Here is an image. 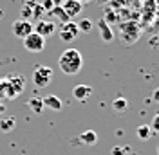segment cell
Wrapping results in <instances>:
<instances>
[{
	"mask_svg": "<svg viewBox=\"0 0 159 155\" xmlns=\"http://www.w3.org/2000/svg\"><path fill=\"white\" fill-rule=\"evenodd\" d=\"M58 67L67 76L78 74L81 67H83V58H81L78 49H65L58 58Z\"/></svg>",
	"mask_w": 159,
	"mask_h": 155,
	"instance_id": "1",
	"label": "cell"
},
{
	"mask_svg": "<svg viewBox=\"0 0 159 155\" xmlns=\"http://www.w3.org/2000/svg\"><path fill=\"white\" fill-rule=\"evenodd\" d=\"M119 36H121V42L125 45H130V43H136L141 36V29L136 22H125L119 25Z\"/></svg>",
	"mask_w": 159,
	"mask_h": 155,
	"instance_id": "2",
	"label": "cell"
},
{
	"mask_svg": "<svg viewBox=\"0 0 159 155\" xmlns=\"http://www.w3.org/2000/svg\"><path fill=\"white\" fill-rule=\"evenodd\" d=\"M33 81L38 88L49 87L51 81H52V69L45 67V65H38L33 72Z\"/></svg>",
	"mask_w": 159,
	"mask_h": 155,
	"instance_id": "3",
	"label": "cell"
},
{
	"mask_svg": "<svg viewBox=\"0 0 159 155\" xmlns=\"http://www.w3.org/2000/svg\"><path fill=\"white\" fill-rule=\"evenodd\" d=\"M24 47H25V51H29L33 54H38V52H42L45 49V38L33 31L24 38Z\"/></svg>",
	"mask_w": 159,
	"mask_h": 155,
	"instance_id": "4",
	"label": "cell"
},
{
	"mask_svg": "<svg viewBox=\"0 0 159 155\" xmlns=\"http://www.w3.org/2000/svg\"><path fill=\"white\" fill-rule=\"evenodd\" d=\"M78 36H80V29L74 20H69V22L60 25V38H61V42H72Z\"/></svg>",
	"mask_w": 159,
	"mask_h": 155,
	"instance_id": "5",
	"label": "cell"
},
{
	"mask_svg": "<svg viewBox=\"0 0 159 155\" xmlns=\"http://www.w3.org/2000/svg\"><path fill=\"white\" fill-rule=\"evenodd\" d=\"M11 31H13V34L16 36V38H25L29 33H33V22L31 20H15L13 22V25H11Z\"/></svg>",
	"mask_w": 159,
	"mask_h": 155,
	"instance_id": "6",
	"label": "cell"
},
{
	"mask_svg": "<svg viewBox=\"0 0 159 155\" xmlns=\"http://www.w3.org/2000/svg\"><path fill=\"white\" fill-rule=\"evenodd\" d=\"M33 31L40 34V36H43V38H49L51 34H54L56 33V24L52 22V20H38L34 25H33Z\"/></svg>",
	"mask_w": 159,
	"mask_h": 155,
	"instance_id": "7",
	"label": "cell"
},
{
	"mask_svg": "<svg viewBox=\"0 0 159 155\" xmlns=\"http://www.w3.org/2000/svg\"><path fill=\"white\" fill-rule=\"evenodd\" d=\"M61 9L65 11V15L69 16V20H74L76 16L81 15V11H83V4L78 2V0H65V2L61 4Z\"/></svg>",
	"mask_w": 159,
	"mask_h": 155,
	"instance_id": "8",
	"label": "cell"
},
{
	"mask_svg": "<svg viewBox=\"0 0 159 155\" xmlns=\"http://www.w3.org/2000/svg\"><path fill=\"white\" fill-rule=\"evenodd\" d=\"M98 31H99V38L103 40L105 43H110L112 40H114V33H112V29H110L109 22L107 20H99L98 22Z\"/></svg>",
	"mask_w": 159,
	"mask_h": 155,
	"instance_id": "9",
	"label": "cell"
},
{
	"mask_svg": "<svg viewBox=\"0 0 159 155\" xmlns=\"http://www.w3.org/2000/svg\"><path fill=\"white\" fill-rule=\"evenodd\" d=\"M42 101H43V107L52 110V112H60L61 107H63L61 99H60L58 96H54V94H47L45 97H42Z\"/></svg>",
	"mask_w": 159,
	"mask_h": 155,
	"instance_id": "10",
	"label": "cell"
},
{
	"mask_svg": "<svg viewBox=\"0 0 159 155\" xmlns=\"http://www.w3.org/2000/svg\"><path fill=\"white\" fill-rule=\"evenodd\" d=\"M90 94H92V87L89 85H76L72 88V97L78 101H87Z\"/></svg>",
	"mask_w": 159,
	"mask_h": 155,
	"instance_id": "11",
	"label": "cell"
},
{
	"mask_svg": "<svg viewBox=\"0 0 159 155\" xmlns=\"http://www.w3.org/2000/svg\"><path fill=\"white\" fill-rule=\"evenodd\" d=\"M80 141L83 143V144L87 146H92L98 143V134L94 132V130H87V132H81V135H80Z\"/></svg>",
	"mask_w": 159,
	"mask_h": 155,
	"instance_id": "12",
	"label": "cell"
},
{
	"mask_svg": "<svg viewBox=\"0 0 159 155\" xmlns=\"http://www.w3.org/2000/svg\"><path fill=\"white\" fill-rule=\"evenodd\" d=\"M27 107L34 112V114H42L43 112V101H42V97H31L29 101H27Z\"/></svg>",
	"mask_w": 159,
	"mask_h": 155,
	"instance_id": "13",
	"label": "cell"
},
{
	"mask_svg": "<svg viewBox=\"0 0 159 155\" xmlns=\"http://www.w3.org/2000/svg\"><path fill=\"white\" fill-rule=\"evenodd\" d=\"M15 126H16V119L15 117H4V119H0V132H11V130H15Z\"/></svg>",
	"mask_w": 159,
	"mask_h": 155,
	"instance_id": "14",
	"label": "cell"
},
{
	"mask_svg": "<svg viewBox=\"0 0 159 155\" xmlns=\"http://www.w3.org/2000/svg\"><path fill=\"white\" fill-rule=\"evenodd\" d=\"M112 108H114V112L123 114V112H127V108H129V101H127L125 97H116V99L112 101Z\"/></svg>",
	"mask_w": 159,
	"mask_h": 155,
	"instance_id": "15",
	"label": "cell"
},
{
	"mask_svg": "<svg viewBox=\"0 0 159 155\" xmlns=\"http://www.w3.org/2000/svg\"><path fill=\"white\" fill-rule=\"evenodd\" d=\"M136 135H138L139 141H148L150 135H152V130H150L148 125H139L138 130H136Z\"/></svg>",
	"mask_w": 159,
	"mask_h": 155,
	"instance_id": "16",
	"label": "cell"
},
{
	"mask_svg": "<svg viewBox=\"0 0 159 155\" xmlns=\"http://www.w3.org/2000/svg\"><path fill=\"white\" fill-rule=\"evenodd\" d=\"M49 15H52V16H56V18H60V20H61V24L69 22V16L65 15V11L61 9V6H56V7H52V9L49 11Z\"/></svg>",
	"mask_w": 159,
	"mask_h": 155,
	"instance_id": "17",
	"label": "cell"
},
{
	"mask_svg": "<svg viewBox=\"0 0 159 155\" xmlns=\"http://www.w3.org/2000/svg\"><path fill=\"white\" fill-rule=\"evenodd\" d=\"M76 25H78L80 33H89L92 29V22L89 18H83V20H80V22H76Z\"/></svg>",
	"mask_w": 159,
	"mask_h": 155,
	"instance_id": "18",
	"label": "cell"
},
{
	"mask_svg": "<svg viewBox=\"0 0 159 155\" xmlns=\"http://www.w3.org/2000/svg\"><path fill=\"white\" fill-rule=\"evenodd\" d=\"M36 6V4H34ZM34 6H25L24 4V7H22V13H20V18L22 20H31V16H33V7Z\"/></svg>",
	"mask_w": 159,
	"mask_h": 155,
	"instance_id": "19",
	"label": "cell"
},
{
	"mask_svg": "<svg viewBox=\"0 0 159 155\" xmlns=\"http://www.w3.org/2000/svg\"><path fill=\"white\" fill-rule=\"evenodd\" d=\"M150 130H152V134H159V112L154 116V119H152V123H150Z\"/></svg>",
	"mask_w": 159,
	"mask_h": 155,
	"instance_id": "20",
	"label": "cell"
},
{
	"mask_svg": "<svg viewBox=\"0 0 159 155\" xmlns=\"http://www.w3.org/2000/svg\"><path fill=\"white\" fill-rule=\"evenodd\" d=\"M43 13H45V11H43V7H42V4H36V6H34V7H33V16H31V18L38 20L40 16H42V15H43Z\"/></svg>",
	"mask_w": 159,
	"mask_h": 155,
	"instance_id": "21",
	"label": "cell"
},
{
	"mask_svg": "<svg viewBox=\"0 0 159 155\" xmlns=\"http://www.w3.org/2000/svg\"><path fill=\"white\" fill-rule=\"evenodd\" d=\"M42 7H43V11H45V13H49V11L52 9V7H54V4H52V0H43Z\"/></svg>",
	"mask_w": 159,
	"mask_h": 155,
	"instance_id": "22",
	"label": "cell"
},
{
	"mask_svg": "<svg viewBox=\"0 0 159 155\" xmlns=\"http://www.w3.org/2000/svg\"><path fill=\"white\" fill-rule=\"evenodd\" d=\"M152 99H154V101H156V103H159V87L156 88V90H154V92H152Z\"/></svg>",
	"mask_w": 159,
	"mask_h": 155,
	"instance_id": "23",
	"label": "cell"
},
{
	"mask_svg": "<svg viewBox=\"0 0 159 155\" xmlns=\"http://www.w3.org/2000/svg\"><path fill=\"white\" fill-rule=\"evenodd\" d=\"M125 148H112V155H123L121 152H123Z\"/></svg>",
	"mask_w": 159,
	"mask_h": 155,
	"instance_id": "24",
	"label": "cell"
},
{
	"mask_svg": "<svg viewBox=\"0 0 159 155\" xmlns=\"http://www.w3.org/2000/svg\"><path fill=\"white\" fill-rule=\"evenodd\" d=\"M63 2H65V0H52V4H54V7H56V6H61Z\"/></svg>",
	"mask_w": 159,
	"mask_h": 155,
	"instance_id": "25",
	"label": "cell"
},
{
	"mask_svg": "<svg viewBox=\"0 0 159 155\" xmlns=\"http://www.w3.org/2000/svg\"><path fill=\"white\" fill-rule=\"evenodd\" d=\"M36 4V0H25V6H34Z\"/></svg>",
	"mask_w": 159,
	"mask_h": 155,
	"instance_id": "26",
	"label": "cell"
},
{
	"mask_svg": "<svg viewBox=\"0 0 159 155\" xmlns=\"http://www.w3.org/2000/svg\"><path fill=\"white\" fill-rule=\"evenodd\" d=\"M4 110H6V107H4V103H0V114H2Z\"/></svg>",
	"mask_w": 159,
	"mask_h": 155,
	"instance_id": "27",
	"label": "cell"
},
{
	"mask_svg": "<svg viewBox=\"0 0 159 155\" xmlns=\"http://www.w3.org/2000/svg\"><path fill=\"white\" fill-rule=\"evenodd\" d=\"M78 2H81V4H89V2H92V0H78Z\"/></svg>",
	"mask_w": 159,
	"mask_h": 155,
	"instance_id": "28",
	"label": "cell"
},
{
	"mask_svg": "<svg viewBox=\"0 0 159 155\" xmlns=\"http://www.w3.org/2000/svg\"><path fill=\"white\" fill-rule=\"evenodd\" d=\"M157 155H159V146H157Z\"/></svg>",
	"mask_w": 159,
	"mask_h": 155,
	"instance_id": "29",
	"label": "cell"
},
{
	"mask_svg": "<svg viewBox=\"0 0 159 155\" xmlns=\"http://www.w3.org/2000/svg\"><path fill=\"white\" fill-rule=\"evenodd\" d=\"M157 38H159V36H157Z\"/></svg>",
	"mask_w": 159,
	"mask_h": 155,
	"instance_id": "30",
	"label": "cell"
}]
</instances>
